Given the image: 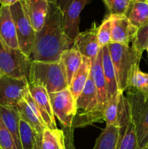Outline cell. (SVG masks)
I'll return each instance as SVG.
<instances>
[{"instance_id":"obj_1","label":"cell","mask_w":148,"mask_h":149,"mask_svg":"<svg viewBox=\"0 0 148 149\" xmlns=\"http://www.w3.org/2000/svg\"><path fill=\"white\" fill-rule=\"evenodd\" d=\"M73 45V40L65 33L60 10L49 0L47 17L42 29L36 33L30 61L59 62L62 52Z\"/></svg>"},{"instance_id":"obj_2","label":"cell","mask_w":148,"mask_h":149,"mask_svg":"<svg viewBox=\"0 0 148 149\" xmlns=\"http://www.w3.org/2000/svg\"><path fill=\"white\" fill-rule=\"evenodd\" d=\"M107 47L115 71L118 90L124 93L130 87L134 71L139 68L142 54L129 45L110 42Z\"/></svg>"},{"instance_id":"obj_3","label":"cell","mask_w":148,"mask_h":149,"mask_svg":"<svg viewBox=\"0 0 148 149\" xmlns=\"http://www.w3.org/2000/svg\"><path fill=\"white\" fill-rule=\"evenodd\" d=\"M28 84L43 87L49 94L68 88L65 71L60 62L31 61L29 70Z\"/></svg>"},{"instance_id":"obj_4","label":"cell","mask_w":148,"mask_h":149,"mask_svg":"<svg viewBox=\"0 0 148 149\" xmlns=\"http://www.w3.org/2000/svg\"><path fill=\"white\" fill-rule=\"evenodd\" d=\"M98 113V100L95 84L90 74L84 90L75 100V115L73 129L102 122Z\"/></svg>"},{"instance_id":"obj_5","label":"cell","mask_w":148,"mask_h":149,"mask_svg":"<svg viewBox=\"0 0 148 149\" xmlns=\"http://www.w3.org/2000/svg\"><path fill=\"white\" fill-rule=\"evenodd\" d=\"M126 91L138 143L140 149H145L148 146V96L145 97L130 87Z\"/></svg>"},{"instance_id":"obj_6","label":"cell","mask_w":148,"mask_h":149,"mask_svg":"<svg viewBox=\"0 0 148 149\" xmlns=\"http://www.w3.org/2000/svg\"><path fill=\"white\" fill-rule=\"evenodd\" d=\"M31 61L20 49L9 47L0 39V74L28 79Z\"/></svg>"},{"instance_id":"obj_7","label":"cell","mask_w":148,"mask_h":149,"mask_svg":"<svg viewBox=\"0 0 148 149\" xmlns=\"http://www.w3.org/2000/svg\"><path fill=\"white\" fill-rule=\"evenodd\" d=\"M10 7L15 24L19 48L24 55L30 58L36 32L25 12L21 1H18Z\"/></svg>"},{"instance_id":"obj_8","label":"cell","mask_w":148,"mask_h":149,"mask_svg":"<svg viewBox=\"0 0 148 149\" xmlns=\"http://www.w3.org/2000/svg\"><path fill=\"white\" fill-rule=\"evenodd\" d=\"M58 6L62 15L65 33L74 40L80 33V15L91 0H52Z\"/></svg>"},{"instance_id":"obj_9","label":"cell","mask_w":148,"mask_h":149,"mask_svg":"<svg viewBox=\"0 0 148 149\" xmlns=\"http://www.w3.org/2000/svg\"><path fill=\"white\" fill-rule=\"evenodd\" d=\"M28 89L26 78L17 79L5 75L0 76V106H17L24 98Z\"/></svg>"},{"instance_id":"obj_10","label":"cell","mask_w":148,"mask_h":149,"mask_svg":"<svg viewBox=\"0 0 148 149\" xmlns=\"http://www.w3.org/2000/svg\"><path fill=\"white\" fill-rule=\"evenodd\" d=\"M98 27L95 22L88 30L80 32L73 40V47L76 49L83 57L88 58L93 61L97 58L102 48L97 39Z\"/></svg>"},{"instance_id":"obj_11","label":"cell","mask_w":148,"mask_h":149,"mask_svg":"<svg viewBox=\"0 0 148 149\" xmlns=\"http://www.w3.org/2000/svg\"><path fill=\"white\" fill-rule=\"evenodd\" d=\"M28 90L30 95L36 102L41 113L42 120L46 127L51 130H56V122L51 106L50 98L48 92L45 88L39 85L28 84Z\"/></svg>"},{"instance_id":"obj_12","label":"cell","mask_w":148,"mask_h":149,"mask_svg":"<svg viewBox=\"0 0 148 149\" xmlns=\"http://www.w3.org/2000/svg\"><path fill=\"white\" fill-rule=\"evenodd\" d=\"M102 49L97 58L91 61V74L97 89V100H98V113L104 121V111L108 102V94L106 85L103 70L102 68Z\"/></svg>"},{"instance_id":"obj_13","label":"cell","mask_w":148,"mask_h":149,"mask_svg":"<svg viewBox=\"0 0 148 149\" xmlns=\"http://www.w3.org/2000/svg\"><path fill=\"white\" fill-rule=\"evenodd\" d=\"M111 42L129 45L136 36L138 29L130 23L126 15H112Z\"/></svg>"},{"instance_id":"obj_14","label":"cell","mask_w":148,"mask_h":149,"mask_svg":"<svg viewBox=\"0 0 148 149\" xmlns=\"http://www.w3.org/2000/svg\"><path fill=\"white\" fill-rule=\"evenodd\" d=\"M20 1L34 31L39 32L47 17L49 0H20Z\"/></svg>"},{"instance_id":"obj_15","label":"cell","mask_w":148,"mask_h":149,"mask_svg":"<svg viewBox=\"0 0 148 149\" xmlns=\"http://www.w3.org/2000/svg\"><path fill=\"white\" fill-rule=\"evenodd\" d=\"M0 39L9 47L20 49L15 24L7 6L0 7Z\"/></svg>"},{"instance_id":"obj_16","label":"cell","mask_w":148,"mask_h":149,"mask_svg":"<svg viewBox=\"0 0 148 149\" xmlns=\"http://www.w3.org/2000/svg\"><path fill=\"white\" fill-rule=\"evenodd\" d=\"M0 118L11 134L16 148L23 149L19 133L20 116L17 106H0Z\"/></svg>"},{"instance_id":"obj_17","label":"cell","mask_w":148,"mask_h":149,"mask_svg":"<svg viewBox=\"0 0 148 149\" xmlns=\"http://www.w3.org/2000/svg\"><path fill=\"white\" fill-rule=\"evenodd\" d=\"M102 68L103 70L104 79H105L106 85L107 88L108 100L115 95L119 91L118 86L116 74L115 71L114 65L112 61L110 51L108 47L104 46L102 48Z\"/></svg>"},{"instance_id":"obj_18","label":"cell","mask_w":148,"mask_h":149,"mask_svg":"<svg viewBox=\"0 0 148 149\" xmlns=\"http://www.w3.org/2000/svg\"><path fill=\"white\" fill-rule=\"evenodd\" d=\"M83 56L81 54L73 47L64 51L61 55L59 62L64 68L68 85L71 84L74 74L81 66Z\"/></svg>"},{"instance_id":"obj_19","label":"cell","mask_w":148,"mask_h":149,"mask_svg":"<svg viewBox=\"0 0 148 149\" xmlns=\"http://www.w3.org/2000/svg\"><path fill=\"white\" fill-rule=\"evenodd\" d=\"M91 63V60L86 57H83L82 63L78 71L74 74L71 84H69L68 88L75 100H76L77 97L84 90L86 83L89 77Z\"/></svg>"},{"instance_id":"obj_20","label":"cell","mask_w":148,"mask_h":149,"mask_svg":"<svg viewBox=\"0 0 148 149\" xmlns=\"http://www.w3.org/2000/svg\"><path fill=\"white\" fill-rule=\"evenodd\" d=\"M126 16L133 26L139 29L148 21V5L146 0H131Z\"/></svg>"},{"instance_id":"obj_21","label":"cell","mask_w":148,"mask_h":149,"mask_svg":"<svg viewBox=\"0 0 148 149\" xmlns=\"http://www.w3.org/2000/svg\"><path fill=\"white\" fill-rule=\"evenodd\" d=\"M20 139L23 149H41V137L23 119L19 127Z\"/></svg>"},{"instance_id":"obj_22","label":"cell","mask_w":148,"mask_h":149,"mask_svg":"<svg viewBox=\"0 0 148 149\" xmlns=\"http://www.w3.org/2000/svg\"><path fill=\"white\" fill-rule=\"evenodd\" d=\"M119 129L117 149H140L138 143L136 128L131 117L126 126Z\"/></svg>"},{"instance_id":"obj_23","label":"cell","mask_w":148,"mask_h":149,"mask_svg":"<svg viewBox=\"0 0 148 149\" xmlns=\"http://www.w3.org/2000/svg\"><path fill=\"white\" fill-rule=\"evenodd\" d=\"M118 127L115 125H106L97 138L93 149H117L119 138Z\"/></svg>"},{"instance_id":"obj_24","label":"cell","mask_w":148,"mask_h":149,"mask_svg":"<svg viewBox=\"0 0 148 149\" xmlns=\"http://www.w3.org/2000/svg\"><path fill=\"white\" fill-rule=\"evenodd\" d=\"M17 108L20 113V119L27 122L40 136H42L44 130L47 127L45 124L35 114L24 98L18 103Z\"/></svg>"},{"instance_id":"obj_25","label":"cell","mask_w":148,"mask_h":149,"mask_svg":"<svg viewBox=\"0 0 148 149\" xmlns=\"http://www.w3.org/2000/svg\"><path fill=\"white\" fill-rule=\"evenodd\" d=\"M41 149H66L63 130L45 129L42 134Z\"/></svg>"},{"instance_id":"obj_26","label":"cell","mask_w":148,"mask_h":149,"mask_svg":"<svg viewBox=\"0 0 148 149\" xmlns=\"http://www.w3.org/2000/svg\"><path fill=\"white\" fill-rule=\"evenodd\" d=\"M121 93H123V92L119 90L115 95L112 96L108 100L104 111V122H106V125L117 126L118 102Z\"/></svg>"},{"instance_id":"obj_27","label":"cell","mask_w":148,"mask_h":149,"mask_svg":"<svg viewBox=\"0 0 148 149\" xmlns=\"http://www.w3.org/2000/svg\"><path fill=\"white\" fill-rule=\"evenodd\" d=\"M130 87L133 88L145 97L148 96V73L136 68L131 79Z\"/></svg>"},{"instance_id":"obj_28","label":"cell","mask_w":148,"mask_h":149,"mask_svg":"<svg viewBox=\"0 0 148 149\" xmlns=\"http://www.w3.org/2000/svg\"><path fill=\"white\" fill-rule=\"evenodd\" d=\"M112 35V20L110 15H107L103 20L102 23L98 26L97 31V39L100 47L102 48L104 46L111 42Z\"/></svg>"},{"instance_id":"obj_29","label":"cell","mask_w":148,"mask_h":149,"mask_svg":"<svg viewBox=\"0 0 148 149\" xmlns=\"http://www.w3.org/2000/svg\"><path fill=\"white\" fill-rule=\"evenodd\" d=\"M112 15H126L131 0H102Z\"/></svg>"},{"instance_id":"obj_30","label":"cell","mask_w":148,"mask_h":149,"mask_svg":"<svg viewBox=\"0 0 148 149\" xmlns=\"http://www.w3.org/2000/svg\"><path fill=\"white\" fill-rule=\"evenodd\" d=\"M132 47L142 54L148 47V21L138 29L136 36L132 42Z\"/></svg>"},{"instance_id":"obj_31","label":"cell","mask_w":148,"mask_h":149,"mask_svg":"<svg viewBox=\"0 0 148 149\" xmlns=\"http://www.w3.org/2000/svg\"><path fill=\"white\" fill-rule=\"evenodd\" d=\"M0 148L1 149H17L11 134L0 118Z\"/></svg>"},{"instance_id":"obj_32","label":"cell","mask_w":148,"mask_h":149,"mask_svg":"<svg viewBox=\"0 0 148 149\" xmlns=\"http://www.w3.org/2000/svg\"><path fill=\"white\" fill-rule=\"evenodd\" d=\"M20 1V0H0V4H1V6L10 7V6L16 4V3Z\"/></svg>"},{"instance_id":"obj_33","label":"cell","mask_w":148,"mask_h":149,"mask_svg":"<svg viewBox=\"0 0 148 149\" xmlns=\"http://www.w3.org/2000/svg\"><path fill=\"white\" fill-rule=\"evenodd\" d=\"M146 1H147V5H148V0H146Z\"/></svg>"},{"instance_id":"obj_34","label":"cell","mask_w":148,"mask_h":149,"mask_svg":"<svg viewBox=\"0 0 148 149\" xmlns=\"http://www.w3.org/2000/svg\"><path fill=\"white\" fill-rule=\"evenodd\" d=\"M145 149H148V146H147V147H146V148H145Z\"/></svg>"},{"instance_id":"obj_35","label":"cell","mask_w":148,"mask_h":149,"mask_svg":"<svg viewBox=\"0 0 148 149\" xmlns=\"http://www.w3.org/2000/svg\"><path fill=\"white\" fill-rule=\"evenodd\" d=\"M147 54H148V47H147Z\"/></svg>"},{"instance_id":"obj_36","label":"cell","mask_w":148,"mask_h":149,"mask_svg":"<svg viewBox=\"0 0 148 149\" xmlns=\"http://www.w3.org/2000/svg\"><path fill=\"white\" fill-rule=\"evenodd\" d=\"M0 149H1V148H0Z\"/></svg>"},{"instance_id":"obj_37","label":"cell","mask_w":148,"mask_h":149,"mask_svg":"<svg viewBox=\"0 0 148 149\" xmlns=\"http://www.w3.org/2000/svg\"><path fill=\"white\" fill-rule=\"evenodd\" d=\"M0 76H1V74H0Z\"/></svg>"}]
</instances>
